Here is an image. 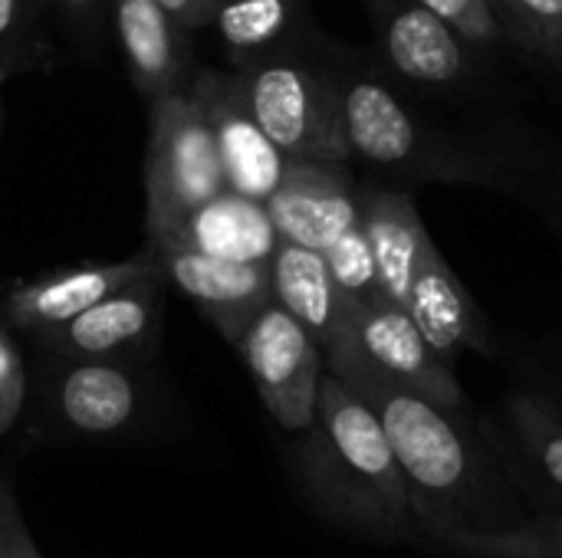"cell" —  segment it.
Listing matches in <instances>:
<instances>
[{
  "mask_svg": "<svg viewBox=\"0 0 562 558\" xmlns=\"http://www.w3.org/2000/svg\"><path fill=\"white\" fill-rule=\"evenodd\" d=\"M501 26L562 66V0H491Z\"/></svg>",
  "mask_w": 562,
  "mask_h": 558,
  "instance_id": "obj_22",
  "label": "cell"
},
{
  "mask_svg": "<svg viewBox=\"0 0 562 558\" xmlns=\"http://www.w3.org/2000/svg\"><path fill=\"white\" fill-rule=\"evenodd\" d=\"M514 421L524 434V441L530 444V451L537 454L543 474L562 490V421L547 411L540 401L533 398H520L514 401Z\"/></svg>",
  "mask_w": 562,
  "mask_h": 558,
  "instance_id": "obj_24",
  "label": "cell"
},
{
  "mask_svg": "<svg viewBox=\"0 0 562 558\" xmlns=\"http://www.w3.org/2000/svg\"><path fill=\"white\" fill-rule=\"evenodd\" d=\"M270 280L273 299L319 342L329 372L342 368L352 355L362 352L349 322L346 299L339 296L329 263L319 250L280 240L270 260Z\"/></svg>",
  "mask_w": 562,
  "mask_h": 558,
  "instance_id": "obj_11",
  "label": "cell"
},
{
  "mask_svg": "<svg viewBox=\"0 0 562 558\" xmlns=\"http://www.w3.org/2000/svg\"><path fill=\"white\" fill-rule=\"evenodd\" d=\"M43 0H0V69L20 72L46 62V43H40L33 13Z\"/></svg>",
  "mask_w": 562,
  "mask_h": 558,
  "instance_id": "obj_23",
  "label": "cell"
},
{
  "mask_svg": "<svg viewBox=\"0 0 562 558\" xmlns=\"http://www.w3.org/2000/svg\"><path fill=\"white\" fill-rule=\"evenodd\" d=\"M329 273L336 280V289L342 299L349 303H369L385 296L382 280H379V263L369 243V234L362 227V220L356 227H349L342 237H336L326 250H323Z\"/></svg>",
  "mask_w": 562,
  "mask_h": 558,
  "instance_id": "obj_21",
  "label": "cell"
},
{
  "mask_svg": "<svg viewBox=\"0 0 562 558\" xmlns=\"http://www.w3.org/2000/svg\"><path fill=\"white\" fill-rule=\"evenodd\" d=\"M405 309L445 362H458L464 352L491 355L487 322L435 240L418 257Z\"/></svg>",
  "mask_w": 562,
  "mask_h": 558,
  "instance_id": "obj_16",
  "label": "cell"
},
{
  "mask_svg": "<svg viewBox=\"0 0 562 558\" xmlns=\"http://www.w3.org/2000/svg\"><path fill=\"white\" fill-rule=\"evenodd\" d=\"M270 414L286 431L316 428V398L326 372L319 342L277 299L267 303L234 342Z\"/></svg>",
  "mask_w": 562,
  "mask_h": 558,
  "instance_id": "obj_5",
  "label": "cell"
},
{
  "mask_svg": "<svg viewBox=\"0 0 562 558\" xmlns=\"http://www.w3.org/2000/svg\"><path fill=\"white\" fill-rule=\"evenodd\" d=\"M389 66L418 86H458L471 76L468 43L418 0H366Z\"/></svg>",
  "mask_w": 562,
  "mask_h": 558,
  "instance_id": "obj_12",
  "label": "cell"
},
{
  "mask_svg": "<svg viewBox=\"0 0 562 558\" xmlns=\"http://www.w3.org/2000/svg\"><path fill=\"white\" fill-rule=\"evenodd\" d=\"M46 7H53L69 33L89 46L99 43V36L105 33V20H109V0H43Z\"/></svg>",
  "mask_w": 562,
  "mask_h": 558,
  "instance_id": "obj_26",
  "label": "cell"
},
{
  "mask_svg": "<svg viewBox=\"0 0 562 558\" xmlns=\"http://www.w3.org/2000/svg\"><path fill=\"white\" fill-rule=\"evenodd\" d=\"M316 428L323 434L329 457L339 464V474L352 480L359 493H366L372 503L389 506L395 513L408 510L405 474L392 454V444L379 414L369 408L366 398H359L329 368L323 372V382H319Z\"/></svg>",
  "mask_w": 562,
  "mask_h": 558,
  "instance_id": "obj_6",
  "label": "cell"
},
{
  "mask_svg": "<svg viewBox=\"0 0 562 558\" xmlns=\"http://www.w3.org/2000/svg\"><path fill=\"white\" fill-rule=\"evenodd\" d=\"M109 23L135 89L151 102L191 89V33L158 0H109Z\"/></svg>",
  "mask_w": 562,
  "mask_h": 558,
  "instance_id": "obj_13",
  "label": "cell"
},
{
  "mask_svg": "<svg viewBox=\"0 0 562 558\" xmlns=\"http://www.w3.org/2000/svg\"><path fill=\"white\" fill-rule=\"evenodd\" d=\"M346 309H349V322L356 329L362 352L389 378L425 395L428 401H435L448 414L461 411L464 395H461V385L451 372V362H445L428 345V339L422 335V329L415 326V319L408 316L405 306H398L389 296H379L369 303H349L346 299Z\"/></svg>",
  "mask_w": 562,
  "mask_h": 558,
  "instance_id": "obj_9",
  "label": "cell"
},
{
  "mask_svg": "<svg viewBox=\"0 0 562 558\" xmlns=\"http://www.w3.org/2000/svg\"><path fill=\"white\" fill-rule=\"evenodd\" d=\"M7 76H10V72H7V69H0V82H3V79H7Z\"/></svg>",
  "mask_w": 562,
  "mask_h": 558,
  "instance_id": "obj_29",
  "label": "cell"
},
{
  "mask_svg": "<svg viewBox=\"0 0 562 558\" xmlns=\"http://www.w3.org/2000/svg\"><path fill=\"white\" fill-rule=\"evenodd\" d=\"M59 411L86 434L119 431L135 414V382L105 358H76L59 382Z\"/></svg>",
  "mask_w": 562,
  "mask_h": 558,
  "instance_id": "obj_20",
  "label": "cell"
},
{
  "mask_svg": "<svg viewBox=\"0 0 562 558\" xmlns=\"http://www.w3.org/2000/svg\"><path fill=\"white\" fill-rule=\"evenodd\" d=\"M267 210L280 230V240L319 253L362 220L359 184L352 181L349 164L329 161L290 158L280 187L267 201Z\"/></svg>",
  "mask_w": 562,
  "mask_h": 558,
  "instance_id": "obj_10",
  "label": "cell"
},
{
  "mask_svg": "<svg viewBox=\"0 0 562 558\" xmlns=\"http://www.w3.org/2000/svg\"><path fill=\"white\" fill-rule=\"evenodd\" d=\"M161 286H165V276L158 266L155 273H148L142 280L115 289L102 303L89 306L76 319L43 329L36 335L49 349L72 355V358H109V355L132 349L158 332L161 303H165Z\"/></svg>",
  "mask_w": 562,
  "mask_h": 558,
  "instance_id": "obj_15",
  "label": "cell"
},
{
  "mask_svg": "<svg viewBox=\"0 0 562 558\" xmlns=\"http://www.w3.org/2000/svg\"><path fill=\"white\" fill-rule=\"evenodd\" d=\"M148 243L158 257L161 276L181 289L227 342H237L254 316L273 303L270 263L221 260L188 247L178 237H158Z\"/></svg>",
  "mask_w": 562,
  "mask_h": 558,
  "instance_id": "obj_8",
  "label": "cell"
},
{
  "mask_svg": "<svg viewBox=\"0 0 562 558\" xmlns=\"http://www.w3.org/2000/svg\"><path fill=\"white\" fill-rule=\"evenodd\" d=\"M333 375H339L379 414L392 454L415 490L445 497L468 480L471 474L468 441L461 437V431L454 428L445 408L405 388L402 382L389 378L366 352L352 355Z\"/></svg>",
  "mask_w": 562,
  "mask_h": 558,
  "instance_id": "obj_3",
  "label": "cell"
},
{
  "mask_svg": "<svg viewBox=\"0 0 562 558\" xmlns=\"http://www.w3.org/2000/svg\"><path fill=\"white\" fill-rule=\"evenodd\" d=\"M165 237H178L201 253L237 263H270L280 247V230L267 204L237 191H221L217 197L204 201L184 217L178 230Z\"/></svg>",
  "mask_w": 562,
  "mask_h": 558,
  "instance_id": "obj_17",
  "label": "cell"
},
{
  "mask_svg": "<svg viewBox=\"0 0 562 558\" xmlns=\"http://www.w3.org/2000/svg\"><path fill=\"white\" fill-rule=\"evenodd\" d=\"M155 270H158V257L148 243L145 250H138L135 257L119 260V263H92V266H79V270H59V273L40 276L30 283H13L3 306H7V316L13 326L43 332V329L76 319L89 306L102 303L115 289L135 283Z\"/></svg>",
  "mask_w": 562,
  "mask_h": 558,
  "instance_id": "obj_14",
  "label": "cell"
},
{
  "mask_svg": "<svg viewBox=\"0 0 562 558\" xmlns=\"http://www.w3.org/2000/svg\"><path fill=\"white\" fill-rule=\"evenodd\" d=\"M20 398H23V365H20L13 342L0 329V428L13 421Z\"/></svg>",
  "mask_w": 562,
  "mask_h": 558,
  "instance_id": "obj_27",
  "label": "cell"
},
{
  "mask_svg": "<svg viewBox=\"0 0 562 558\" xmlns=\"http://www.w3.org/2000/svg\"><path fill=\"white\" fill-rule=\"evenodd\" d=\"M418 3H425L431 13H438L464 43L491 46L504 33L491 0H418Z\"/></svg>",
  "mask_w": 562,
  "mask_h": 558,
  "instance_id": "obj_25",
  "label": "cell"
},
{
  "mask_svg": "<svg viewBox=\"0 0 562 558\" xmlns=\"http://www.w3.org/2000/svg\"><path fill=\"white\" fill-rule=\"evenodd\" d=\"M145 230L165 237L204 201L227 191L211 122L191 89L148 102Z\"/></svg>",
  "mask_w": 562,
  "mask_h": 558,
  "instance_id": "obj_2",
  "label": "cell"
},
{
  "mask_svg": "<svg viewBox=\"0 0 562 558\" xmlns=\"http://www.w3.org/2000/svg\"><path fill=\"white\" fill-rule=\"evenodd\" d=\"M342 135L352 158L398 174V178H435V181H487L491 171L481 158L435 141L405 102L375 76L339 72Z\"/></svg>",
  "mask_w": 562,
  "mask_h": 558,
  "instance_id": "obj_4",
  "label": "cell"
},
{
  "mask_svg": "<svg viewBox=\"0 0 562 558\" xmlns=\"http://www.w3.org/2000/svg\"><path fill=\"white\" fill-rule=\"evenodd\" d=\"M234 69L303 46L306 0H217L207 26Z\"/></svg>",
  "mask_w": 562,
  "mask_h": 558,
  "instance_id": "obj_19",
  "label": "cell"
},
{
  "mask_svg": "<svg viewBox=\"0 0 562 558\" xmlns=\"http://www.w3.org/2000/svg\"><path fill=\"white\" fill-rule=\"evenodd\" d=\"M191 92L198 95L211 122L221 168L227 178V191H237L244 197L267 204L286 174L290 158L277 148V141L257 122L240 72L201 66L191 79Z\"/></svg>",
  "mask_w": 562,
  "mask_h": 558,
  "instance_id": "obj_7",
  "label": "cell"
},
{
  "mask_svg": "<svg viewBox=\"0 0 562 558\" xmlns=\"http://www.w3.org/2000/svg\"><path fill=\"white\" fill-rule=\"evenodd\" d=\"M237 72L257 122L286 158L329 164L352 161L342 135L339 72L323 59L293 46Z\"/></svg>",
  "mask_w": 562,
  "mask_h": 558,
  "instance_id": "obj_1",
  "label": "cell"
},
{
  "mask_svg": "<svg viewBox=\"0 0 562 558\" xmlns=\"http://www.w3.org/2000/svg\"><path fill=\"white\" fill-rule=\"evenodd\" d=\"M188 33L207 30L217 10V0H158Z\"/></svg>",
  "mask_w": 562,
  "mask_h": 558,
  "instance_id": "obj_28",
  "label": "cell"
},
{
  "mask_svg": "<svg viewBox=\"0 0 562 558\" xmlns=\"http://www.w3.org/2000/svg\"><path fill=\"white\" fill-rule=\"evenodd\" d=\"M359 207H362V227L369 234L379 263L382 289L389 299L405 306L418 257L431 240L418 217V207L412 194L398 187H359Z\"/></svg>",
  "mask_w": 562,
  "mask_h": 558,
  "instance_id": "obj_18",
  "label": "cell"
}]
</instances>
